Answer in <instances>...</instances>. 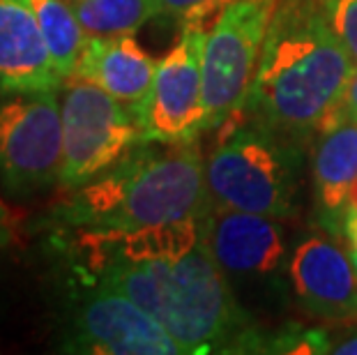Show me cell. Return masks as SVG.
<instances>
[{
  "label": "cell",
  "instance_id": "8",
  "mask_svg": "<svg viewBox=\"0 0 357 355\" xmlns=\"http://www.w3.org/2000/svg\"><path fill=\"white\" fill-rule=\"evenodd\" d=\"M60 351L90 355H185L153 314L104 284L81 282Z\"/></svg>",
  "mask_w": 357,
  "mask_h": 355
},
{
  "label": "cell",
  "instance_id": "22",
  "mask_svg": "<svg viewBox=\"0 0 357 355\" xmlns=\"http://www.w3.org/2000/svg\"><path fill=\"white\" fill-rule=\"evenodd\" d=\"M344 236L348 240V252H351V259L357 268V222H346L344 224Z\"/></svg>",
  "mask_w": 357,
  "mask_h": 355
},
{
  "label": "cell",
  "instance_id": "17",
  "mask_svg": "<svg viewBox=\"0 0 357 355\" xmlns=\"http://www.w3.org/2000/svg\"><path fill=\"white\" fill-rule=\"evenodd\" d=\"M332 33L357 67V0H318Z\"/></svg>",
  "mask_w": 357,
  "mask_h": 355
},
{
  "label": "cell",
  "instance_id": "24",
  "mask_svg": "<svg viewBox=\"0 0 357 355\" xmlns=\"http://www.w3.org/2000/svg\"><path fill=\"white\" fill-rule=\"evenodd\" d=\"M70 3H72V0H70Z\"/></svg>",
  "mask_w": 357,
  "mask_h": 355
},
{
  "label": "cell",
  "instance_id": "9",
  "mask_svg": "<svg viewBox=\"0 0 357 355\" xmlns=\"http://www.w3.org/2000/svg\"><path fill=\"white\" fill-rule=\"evenodd\" d=\"M210 28L182 21L178 44L157 60L153 88L139 113L143 139L162 143H194L205 132L203 47Z\"/></svg>",
  "mask_w": 357,
  "mask_h": 355
},
{
  "label": "cell",
  "instance_id": "23",
  "mask_svg": "<svg viewBox=\"0 0 357 355\" xmlns=\"http://www.w3.org/2000/svg\"><path fill=\"white\" fill-rule=\"evenodd\" d=\"M346 222H357V180L353 183L351 192H348L346 210H344V224Z\"/></svg>",
  "mask_w": 357,
  "mask_h": 355
},
{
  "label": "cell",
  "instance_id": "16",
  "mask_svg": "<svg viewBox=\"0 0 357 355\" xmlns=\"http://www.w3.org/2000/svg\"><path fill=\"white\" fill-rule=\"evenodd\" d=\"M88 37L134 35L159 14L157 0H72Z\"/></svg>",
  "mask_w": 357,
  "mask_h": 355
},
{
  "label": "cell",
  "instance_id": "20",
  "mask_svg": "<svg viewBox=\"0 0 357 355\" xmlns=\"http://www.w3.org/2000/svg\"><path fill=\"white\" fill-rule=\"evenodd\" d=\"M14 236H17V219L12 208L0 201V252L12 245Z\"/></svg>",
  "mask_w": 357,
  "mask_h": 355
},
{
  "label": "cell",
  "instance_id": "10",
  "mask_svg": "<svg viewBox=\"0 0 357 355\" xmlns=\"http://www.w3.org/2000/svg\"><path fill=\"white\" fill-rule=\"evenodd\" d=\"M295 296L309 314L325 321H357V268L351 252L328 236H309L291 259Z\"/></svg>",
  "mask_w": 357,
  "mask_h": 355
},
{
  "label": "cell",
  "instance_id": "14",
  "mask_svg": "<svg viewBox=\"0 0 357 355\" xmlns=\"http://www.w3.org/2000/svg\"><path fill=\"white\" fill-rule=\"evenodd\" d=\"M314 160V201L321 224L330 233L344 231V210L357 180V123H337L323 130Z\"/></svg>",
  "mask_w": 357,
  "mask_h": 355
},
{
  "label": "cell",
  "instance_id": "6",
  "mask_svg": "<svg viewBox=\"0 0 357 355\" xmlns=\"http://www.w3.org/2000/svg\"><path fill=\"white\" fill-rule=\"evenodd\" d=\"M215 208L286 217L293 206V176L281 143L265 127H242L217 143L205 162Z\"/></svg>",
  "mask_w": 357,
  "mask_h": 355
},
{
  "label": "cell",
  "instance_id": "1",
  "mask_svg": "<svg viewBox=\"0 0 357 355\" xmlns=\"http://www.w3.org/2000/svg\"><path fill=\"white\" fill-rule=\"evenodd\" d=\"M355 72L318 0H281L265 35L245 116L281 137H307L332 123Z\"/></svg>",
  "mask_w": 357,
  "mask_h": 355
},
{
  "label": "cell",
  "instance_id": "15",
  "mask_svg": "<svg viewBox=\"0 0 357 355\" xmlns=\"http://www.w3.org/2000/svg\"><path fill=\"white\" fill-rule=\"evenodd\" d=\"M35 12L37 24L42 28L49 56L60 79L67 81L77 72L79 56L88 35L79 24L70 0H28Z\"/></svg>",
  "mask_w": 357,
  "mask_h": 355
},
{
  "label": "cell",
  "instance_id": "21",
  "mask_svg": "<svg viewBox=\"0 0 357 355\" xmlns=\"http://www.w3.org/2000/svg\"><path fill=\"white\" fill-rule=\"evenodd\" d=\"M332 353L339 355H357V330L351 332L346 339H339L337 344H332Z\"/></svg>",
  "mask_w": 357,
  "mask_h": 355
},
{
  "label": "cell",
  "instance_id": "19",
  "mask_svg": "<svg viewBox=\"0 0 357 355\" xmlns=\"http://www.w3.org/2000/svg\"><path fill=\"white\" fill-rule=\"evenodd\" d=\"M346 120H351V123H357V67H355L351 81H348L344 97H341L339 109H337V113H334L332 123L328 127L337 125V123H346ZM328 127H325V130H328Z\"/></svg>",
  "mask_w": 357,
  "mask_h": 355
},
{
  "label": "cell",
  "instance_id": "7",
  "mask_svg": "<svg viewBox=\"0 0 357 355\" xmlns=\"http://www.w3.org/2000/svg\"><path fill=\"white\" fill-rule=\"evenodd\" d=\"M63 118L58 90L0 93V185L30 196L60 183Z\"/></svg>",
  "mask_w": 357,
  "mask_h": 355
},
{
  "label": "cell",
  "instance_id": "18",
  "mask_svg": "<svg viewBox=\"0 0 357 355\" xmlns=\"http://www.w3.org/2000/svg\"><path fill=\"white\" fill-rule=\"evenodd\" d=\"M157 3H159V14H164L169 19L185 21L192 14L205 10V7L231 3V0H157Z\"/></svg>",
  "mask_w": 357,
  "mask_h": 355
},
{
  "label": "cell",
  "instance_id": "5",
  "mask_svg": "<svg viewBox=\"0 0 357 355\" xmlns=\"http://www.w3.org/2000/svg\"><path fill=\"white\" fill-rule=\"evenodd\" d=\"M279 0H231L203 47L205 130L245 118L265 35Z\"/></svg>",
  "mask_w": 357,
  "mask_h": 355
},
{
  "label": "cell",
  "instance_id": "4",
  "mask_svg": "<svg viewBox=\"0 0 357 355\" xmlns=\"http://www.w3.org/2000/svg\"><path fill=\"white\" fill-rule=\"evenodd\" d=\"M60 118H63V169L60 185L74 190L143 143L139 113L86 79L63 83Z\"/></svg>",
  "mask_w": 357,
  "mask_h": 355
},
{
  "label": "cell",
  "instance_id": "13",
  "mask_svg": "<svg viewBox=\"0 0 357 355\" xmlns=\"http://www.w3.org/2000/svg\"><path fill=\"white\" fill-rule=\"evenodd\" d=\"M157 60L134 40V35L88 37L74 77L100 86L129 109L141 113L153 88Z\"/></svg>",
  "mask_w": 357,
  "mask_h": 355
},
{
  "label": "cell",
  "instance_id": "11",
  "mask_svg": "<svg viewBox=\"0 0 357 355\" xmlns=\"http://www.w3.org/2000/svg\"><path fill=\"white\" fill-rule=\"evenodd\" d=\"M205 240L215 261L231 275H268L284 261V233L275 217L215 208L205 215Z\"/></svg>",
  "mask_w": 357,
  "mask_h": 355
},
{
  "label": "cell",
  "instance_id": "2",
  "mask_svg": "<svg viewBox=\"0 0 357 355\" xmlns=\"http://www.w3.org/2000/svg\"><path fill=\"white\" fill-rule=\"evenodd\" d=\"M205 162L194 143L143 141L90 183L74 187L49 213L56 236L136 231L208 215Z\"/></svg>",
  "mask_w": 357,
  "mask_h": 355
},
{
  "label": "cell",
  "instance_id": "12",
  "mask_svg": "<svg viewBox=\"0 0 357 355\" xmlns=\"http://www.w3.org/2000/svg\"><path fill=\"white\" fill-rule=\"evenodd\" d=\"M63 83L28 0H0V93L58 90Z\"/></svg>",
  "mask_w": 357,
  "mask_h": 355
},
{
  "label": "cell",
  "instance_id": "3",
  "mask_svg": "<svg viewBox=\"0 0 357 355\" xmlns=\"http://www.w3.org/2000/svg\"><path fill=\"white\" fill-rule=\"evenodd\" d=\"M81 282L116 289L162 323L182 353L233 351L252 344L242 328V314L226 286L224 270L212 256L208 240L178 259L109 261L74 270Z\"/></svg>",
  "mask_w": 357,
  "mask_h": 355
}]
</instances>
